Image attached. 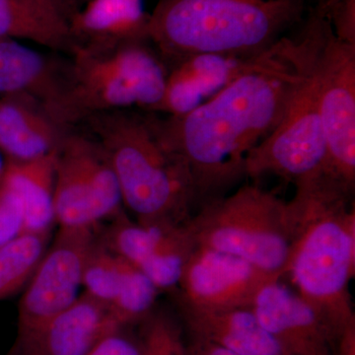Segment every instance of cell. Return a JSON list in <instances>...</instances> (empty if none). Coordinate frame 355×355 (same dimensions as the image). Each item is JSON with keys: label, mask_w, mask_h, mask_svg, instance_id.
I'll list each match as a JSON object with an SVG mask.
<instances>
[{"label": "cell", "mask_w": 355, "mask_h": 355, "mask_svg": "<svg viewBox=\"0 0 355 355\" xmlns=\"http://www.w3.org/2000/svg\"><path fill=\"white\" fill-rule=\"evenodd\" d=\"M297 69L286 37L250 58L225 87L197 108L156 120L163 144L188 166L198 197L216 193L246 175V162L279 125Z\"/></svg>", "instance_id": "cell-1"}, {"label": "cell", "mask_w": 355, "mask_h": 355, "mask_svg": "<svg viewBox=\"0 0 355 355\" xmlns=\"http://www.w3.org/2000/svg\"><path fill=\"white\" fill-rule=\"evenodd\" d=\"M294 184L295 196L287 202L291 243L284 275L338 338L355 321L349 288L355 273L352 191L326 173Z\"/></svg>", "instance_id": "cell-2"}, {"label": "cell", "mask_w": 355, "mask_h": 355, "mask_svg": "<svg viewBox=\"0 0 355 355\" xmlns=\"http://www.w3.org/2000/svg\"><path fill=\"white\" fill-rule=\"evenodd\" d=\"M307 0H159L147 37L163 55L251 58L303 19Z\"/></svg>", "instance_id": "cell-3"}, {"label": "cell", "mask_w": 355, "mask_h": 355, "mask_svg": "<svg viewBox=\"0 0 355 355\" xmlns=\"http://www.w3.org/2000/svg\"><path fill=\"white\" fill-rule=\"evenodd\" d=\"M95 139L108 154L123 207L140 223H186L198 200L188 166L163 144L155 119L125 111L88 118Z\"/></svg>", "instance_id": "cell-4"}, {"label": "cell", "mask_w": 355, "mask_h": 355, "mask_svg": "<svg viewBox=\"0 0 355 355\" xmlns=\"http://www.w3.org/2000/svg\"><path fill=\"white\" fill-rule=\"evenodd\" d=\"M69 55L65 116L69 128L107 112L158 109L168 72L144 41L73 44Z\"/></svg>", "instance_id": "cell-5"}, {"label": "cell", "mask_w": 355, "mask_h": 355, "mask_svg": "<svg viewBox=\"0 0 355 355\" xmlns=\"http://www.w3.org/2000/svg\"><path fill=\"white\" fill-rule=\"evenodd\" d=\"M196 247L244 259L282 279L291 243L288 205L254 184L214 198L187 223Z\"/></svg>", "instance_id": "cell-6"}, {"label": "cell", "mask_w": 355, "mask_h": 355, "mask_svg": "<svg viewBox=\"0 0 355 355\" xmlns=\"http://www.w3.org/2000/svg\"><path fill=\"white\" fill-rule=\"evenodd\" d=\"M288 46L297 79L279 125L248 157L246 175L273 174L296 183L326 173L327 144L306 28L288 38Z\"/></svg>", "instance_id": "cell-7"}, {"label": "cell", "mask_w": 355, "mask_h": 355, "mask_svg": "<svg viewBox=\"0 0 355 355\" xmlns=\"http://www.w3.org/2000/svg\"><path fill=\"white\" fill-rule=\"evenodd\" d=\"M305 28L326 139V173L354 191L355 46L336 38L328 16L319 8L310 16Z\"/></svg>", "instance_id": "cell-8"}, {"label": "cell", "mask_w": 355, "mask_h": 355, "mask_svg": "<svg viewBox=\"0 0 355 355\" xmlns=\"http://www.w3.org/2000/svg\"><path fill=\"white\" fill-rule=\"evenodd\" d=\"M53 207L58 228H98L123 214L113 166L95 137L65 135L55 158Z\"/></svg>", "instance_id": "cell-9"}, {"label": "cell", "mask_w": 355, "mask_h": 355, "mask_svg": "<svg viewBox=\"0 0 355 355\" xmlns=\"http://www.w3.org/2000/svg\"><path fill=\"white\" fill-rule=\"evenodd\" d=\"M97 228H58L55 240L24 288L18 307L19 336L73 304L83 287L84 266L99 236Z\"/></svg>", "instance_id": "cell-10"}, {"label": "cell", "mask_w": 355, "mask_h": 355, "mask_svg": "<svg viewBox=\"0 0 355 355\" xmlns=\"http://www.w3.org/2000/svg\"><path fill=\"white\" fill-rule=\"evenodd\" d=\"M280 279L233 254L196 247L178 287L182 307L202 311L250 308L266 284Z\"/></svg>", "instance_id": "cell-11"}, {"label": "cell", "mask_w": 355, "mask_h": 355, "mask_svg": "<svg viewBox=\"0 0 355 355\" xmlns=\"http://www.w3.org/2000/svg\"><path fill=\"white\" fill-rule=\"evenodd\" d=\"M112 221L102 242L141 270L159 291L178 287L186 261L196 248L188 222L140 223L130 220L125 212Z\"/></svg>", "instance_id": "cell-12"}, {"label": "cell", "mask_w": 355, "mask_h": 355, "mask_svg": "<svg viewBox=\"0 0 355 355\" xmlns=\"http://www.w3.org/2000/svg\"><path fill=\"white\" fill-rule=\"evenodd\" d=\"M268 333L291 355H331L336 336L297 292L273 280L261 288L251 307Z\"/></svg>", "instance_id": "cell-13"}, {"label": "cell", "mask_w": 355, "mask_h": 355, "mask_svg": "<svg viewBox=\"0 0 355 355\" xmlns=\"http://www.w3.org/2000/svg\"><path fill=\"white\" fill-rule=\"evenodd\" d=\"M67 80V60L44 55L17 40H0V98H30L69 130L65 116Z\"/></svg>", "instance_id": "cell-14"}, {"label": "cell", "mask_w": 355, "mask_h": 355, "mask_svg": "<svg viewBox=\"0 0 355 355\" xmlns=\"http://www.w3.org/2000/svg\"><path fill=\"white\" fill-rule=\"evenodd\" d=\"M107 306L86 294L57 316L19 336L21 355H87L105 336L116 329Z\"/></svg>", "instance_id": "cell-15"}, {"label": "cell", "mask_w": 355, "mask_h": 355, "mask_svg": "<svg viewBox=\"0 0 355 355\" xmlns=\"http://www.w3.org/2000/svg\"><path fill=\"white\" fill-rule=\"evenodd\" d=\"M67 132L40 103L22 96L0 98V151L7 161L27 162L57 153Z\"/></svg>", "instance_id": "cell-16"}, {"label": "cell", "mask_w": 355, "mask_h": 355, "mask_svg": "<svg viewBox=\"0 0 355 355\" xmlns=\"http://www.w3.org/2000/svg\"><path fill=\"white\" fill-rule=\"evenodd\" d=\"M183 310L193 338L239 355H291L263 328L251 308Z\"/></svg>", "instance_id": "cell-17"}, {"label": "cell", "mask_w": 355, "mask_h": 355, "mask_svg": "<svg viewBox=\"0 0 355 355\" xmlns=\"http://www.w3.org/2000/svg\"><path fill=\"white\" fill-rule=\"evenodd\" d=\"M148 21L142 0H90L70 20L72 46L144 41Z\"/></svg>", "instance_id": "cell-18"}, {"label": "cell", "mask_w": 355, "mask_h": 355, "mask_svg": "<svg viewBox=\"0 0 355 355\" xmlns=\"http://www.w3.org/2000/svg\"><path fill=\"white\" fill-rule=\"evenodd\" d=\"M57 153L27 162L7 161L1 184L19 207L24 233H51L55 225L53 196Z\"/></svg>", "instance_id": "cell-19"}, {"label": "cell", "mask_w": 355, "mask_h": 355, "mask_svg": "<svg viewBox=\"0 0 355 355\" xmlns=\"http://www.w3.org/2000/svg\"><path fill=\"white\" fill-rule=\"evenodd\" d=\"M27 40L69 53V25L39 0H0V40Z\"/></svg>", "instance_id": "cell-20"}, {"label": "cell", "mask_w": 355, "mask_h": 355, "mask_svg": "<svg viewBox=\"0 0 355 355\" xmlns=\"http://www.w3.org/2000/svg\"><path fill=\"white\" fill-rule=\"evenodd\" d=\"M51 233L25 232L0 247V301L24 291L49 245Z\"/></svg>", "instance_id": "cell-21"}, {"label": "cell", "mask_w": 355, "mask_h": 355, "mask_svg": "<svg viewBox=\"0 0 355 355\" xmlns=\"http://www.w3.org/2000/svg\"><path fill=\"white\" fill-rule=\"evenodd\" d=\"M159 293L157 287L141 270L125 260L120 287L110 305V312L116 323L125 328L150 314Z\"/></svg>", "instance_id": "cell-22"}, {"label": "cell", "mask_w": 355, "mask_h": 355, "mask_svg": "<svg viewBox=\"0 0 355 355\" xmlns=\"http://www.w3.org/2000/svg\"><path fill=\"white\" fill-rule=\"evenodd\" d=\"M125 260L97 240L84 266V294L110 307L113 302L123 277Z\"/></svg>", "instance_id": "cell-23"}, {"label": "cell", "mask_w": 355, "mask_h": 355, "mask_svg": "<svg viewBox=\"0 0 355 355\" xmlns=\"http://www.w3.org/2000/svg\"><path fill=\"white\" fill-rule=\"evenodd\" d=\"M140 355H187L181 331L169 317L161 314L150 320Z\"/></svg>", "instance_id": "cell-24"}, {"label": "cell", "mask_w": 355, "mask_h": 355, "mask_svg": "<svg viewBox=\"0 0 355 355\" xmlns=\"http://www.w3.org/2000/svg\"><path fill=\"white\" fill-rule=\"evenodd\" d=\"M24 233L19 207L0 183V247Z\"/></svg>", "instance_id": "cell-25"}, {"label": "cell", "mask_w": 355, "mask_h": 355, "mask_svg": "<svg viewBox=\"0 0 355 355\" xmlns=\"http://www.w3.org/2000/svg\"><path fill=\"white\" fill-rule=\"evenodd\" d=\"M326 15L336 38L355 46V0H340Z\"/></svg>", "instance_id": "cell-26"}, {"label": "cell", "mask_w": 355, "mask_h": 355, "mask_svg": "<svg viewBox=\"0 0 355 355\" xmlns=\"http://www.w3.org/2000/svg\"><path fill=\"white\" fill-rule=\"evenodd\" d=\"M116 329L100 340L87 355H140V345Z\"/></svg>", "instance_id": "cell-27"}, {"label": "cell", "mask_w": 355, "mask_h": 355, "mask_svg": "<svg viewBox=\"0 0 355 355\" xmlns=\"http://www.w3.org/2000/svg\"><path fill=\"white\" fill-rule=\"evenodd\" d=\"M187 355H239L214 345V343L193 338L188 345H186Z\"/></svg>", "instance_id": "cell-28"}, {"label": "cell", "mask_w": 355, "mask_h": 355, "mask_svg": "<svg viewBox=\"0 0 355 355\" xmlns=\"http://www.w3.org/2000/svg\"><path fill=\"white\" fill-rule=\"evenodd\" d=\"M42 3L64 18L67 23L76 15L78 9V0H39Z\"/></svg>", "instance_id": "cell-29"}, {"label": "cell", "mask_w": 355, "mask_h": 355, "mask_svg": "<svg viewBox=\"0 0 355 355\" xmlns=\"http://www.w3.org/2000/svg\"><path fill=\"white\" fill-rule=\"evenodd\" d=\"M336 342L338 355H355V321L345 327Z\"/></svg>", "instance_id": "cell-30"}, {"label": "cell", "mask_w": 355, "mask_h": 355, "mask_svg": "<svg viewBox=\"0 0 355 355\" xmlns=\"http://www.w3.org/2000/svg\"><path fill=\"white\" fill-rule=\"evenodd\" d=\"M338 1H340V0H324V1L322 2L321 6H319L320 10H321L322 12L327 14L331 8H333L334 6H336V3H338Z\"/></svg>", "instance_id": "cell-31"}, {"label": "cell", "mask_w": 355, "mask_h": 355, "mask_svg": "<svg viewBox=\"0 0 355 355\" xmlns=\"http://www.w3.org/2000/svg\"><path fill=\"white\" fill-rule=\"evenodd\" d=\"M7 160L4 157L3 153L0 151V183H1L2 179H3L4 172L6 169Z\"/></svg>", "instance_id": "cell-32"}, {"label": "cell", "mask_w": 355, "mask_h": 355, "mask_svg": "<svg viewBox=\"0 0 355 355\" xmlns=\"http://www.w3.org/2000/svg\"><path fill=\"white\" fill-rule=\"evenodd\" d=\"M78 1H79V0H78Z\"/></svg>", "instance_id": "cell-33"}]
</instances>
